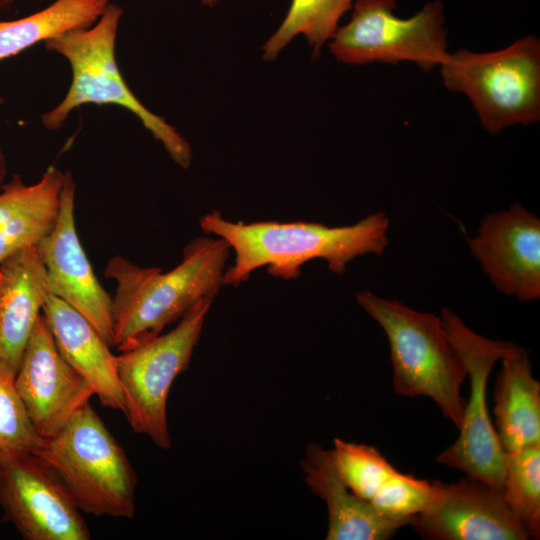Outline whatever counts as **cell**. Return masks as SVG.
Returning <instances> with one entry per match:
<instances>
[{"instance_id": "1", "label": "cell", "mask_w": 540, "mask_h": 540, "mask_svg": "<svg viewBox=\"0 0 540 540\" xmlns=\"http://www.w3.org/2000/svg\"><path fill=\"white\" fill-rule=\"evenodd\" d=\"M199 224L233 250L234 263L226 268L223 284L237 287L260 267H267L275 278L295 279L313 259L326 261L333 273L342 275L356 257L385 251L390 221L384 212H376L336 227L305 221L244 223L227 220L215 210L202 216Z\"/></svg>"}, {"instance_id": "2", "label": "cell", "mask_w": 540, "mask_h": 540, "mask_svg": "<svg viewBox=\"0 0 540 540\" xmlns=\"http://www.w3.org/2000/svg\"><path fill=\"white\" fill-rule=\"evenodd\" d=\"M230 250L221 237H197L185 246L181 262L167 272L138 266L121 255L111 257L104 275L116 284L113 346L120 352L129 350L160 335L202 299L215 298L224 286Z\"/></svg>"}, {"instance_id": "3", "label": "cell", "mask_w": 540, "mask_h": 540, "mask_svg": "<svg viewBox=\"0 0 540 540\" xmlns=\"http://www.w3.org/2000/svg\"><path fill=\"white\" fill-rule=\"evenodd\" d=\"M123 9L109 2L92 26L47 40L48 51L64 57L72 70V81L62 101L41 116L43 126L58 130L70 113L86 104H113L135 114L143 126L161 142L176 164L187 169L192 149L186 139L163 118L151 112L129 89L120 73L116 40Z\"/></svg>"}, {"instance_id": "4", "label": "cell", "mask_w": 540, "mask_h": 540, "mask_svg": "<svg viewBox=\"0 0 540 540\" xmlns=\"http://www.w3.org/2000/svg\"><path fill=\"white\" fill-rule=\"evenodd\" d=\"M356 300L387 336L394 391L406 397L431 398L458 428L465 405L460 389L467 370L441 318L370 291L357 293Z\"/></svg>"}, {"instance_id": "5", "label": "cell", "mask_w": 540, "mask_h": 540, "mask_svg": "<svg viewBox=\"0 0 540 540\" xmlns=\"http://www.w3.org/2000/svg\"><path fill=\"white\" fill-rule=\"evenodd\" d=\"M35 454L58 473L81 511L113 518L134 516L135 470L90 402Z\"/></svg>"}, {"instance_id": "6", "label": "cell", "mask_w": 540, "mask_h": 540, "mask_svg": "<svg viewBox=\"0 0 540 540\" xmlns=\"http://www.w3.org/2000/svg\"><path fill=\"white\" fill-rule=\"evenodd\" d=\"M439 67L444 86L468 97L490 134L539 121L538 37L527 35L493 52L463 48L449 53Z\"/></svg>"}, {"instance_id": "7", "label": "cell", "mask_w": 540, "mask_h": 540, "mask_svg": "<svg viewBox=\"0 0 540 540\" xmlns=\"http://www.w3.org/2000/svg\"><path fill=\"white\" fill-rule=\"evenodd\" d=\"M214 299H202L166 334L116 356L124 414L135 433L148 436L159 448L172 446L168 394L176 377L189 366Z\"/></svg>"}, {"instance_id": "8", "label": "cell", "mask_w": 540, "mask_h": 540, "mask_svg": "<svg viewBox=\"0 0 540 540\" xmlns=\"http://www.w3.org/2000/svg\"><path fill=\"white\" fill-rule=\"evenodd\" d=\"M395 0H355L351 20L338 27L329 50L339 62H412L424 71L439 67L448 56L443 3L428 2L410 18L394 14Z\"/></svg>"}, {"instance_id": "9", "label": "cell", "mask_w": 540, "mask_h": 540, "mask_svg": "<svg viewBox=\"0 0 540 540\" xmlns=\"http://www.w3.org/2000/svg\"><path fill=\"white\" fill-rule=\"evenodd\" d=\"M440 318L448 338L465 364L470 394L458 427L459 436L436 460L501 492L506 452L488 413L487 382L494 364L520 346L476 333L449 308H442Z\"/></svg>"}, {"instance_id": "10", "label": "cell", "mask_w": 540, "mask_h": 540, "mask_svg": "<svg viewBox=\"0 0 540 540\" xmlns=\"http://www.w3.org/2000/svg\"><path fill=\"white\" fill-rule=\"evenodd\" d=\"M2 519L25 540H89L91 533L58 473L31 452L0 457Z\"/></svg>"}, {"instance_id": "11", "label": "cell", "mask_w": 540, "mask_h": 540, "mask_svg": "<svg viewBox=\"0 0 540 540\" xmlns=\"http://www.w3.org/2000/svg\"><path fill=\"white\" fill-rule=\"evenodd\" d=\"M75 195L73 176L65 172L57 223L37 247L45 265L49 293L84 316L113 347L112 297L99 282L80 242Z\"/></svg>"}, {"instance_id": "12", "label": "cell", "mask_w": 540, "mask_h": 540, "mask_svg": "<svg viewBox=\"0 0 540 540\" xmlns=\"http://www.w3.org/2000/svg\"><path fill=\"white\" fill-rule=\"evenodd\" d=\"M14 384L44 439L55 435L94 395L89 383L58 351L43 314L27 343Z\"/></svg>"}, {"instance_id": "13", "label": "cell", "mask_w": 540, "mask_h": 540, "mask_svg": "<svg viewBox=\"0 0 540 540\" xmlns=\"http://www.w3.org/2000/svg\"><path fill=\"white\" fill-rule=\"evenodd\" d=\"M472 255L497 290L521 302L540 297V219L521 204L486 215L468 238Z\"/></svg>"}, {"instance_id": "14", "label": "cell", "mask_w": 540, "mask_h": 540, "mask_svg": "<svg viewBox=\"0 0 540 540\" xmlns=\"http://www.w3.org/2000/svg\"><path fill=\"white\" fill-rule=\"evenodd\" d=\"M436 495L411 524L430 540H527L528 533L502 493L474 477L434 480Z\"/></svg>"}, {"instance_id": "15", "label": "cell", "mask_w": 540, "mask_h": 540, "mask_svg": "<svg viewBox=\"0 0 540 540\" xmlns=\"http://www.w3.org/2000/svg\"><path fill=\"white\" fill-rule=\"evenodd\" d=\"M38 247L0 263V375L14 380L23 353L49 296Z\"/></svg>"}, {"instance_id": "16", "label": "cell", "mask_w": 540, "mask_h": 540, "mask_svg": "<svg viewBox=\"0 0 540 540\" xmlns=\"http://www.w3.org/2000/svg\"><path fill=\"white\" fill-rule=\"evenodd\" d=\"M300 466L309 489L326 503L327 540H386L414 521L383 515L354 494L341 478L331 449L309 443Z\"/></svg>"}, {"instance_id": "17", "label": "cell", "mask_w": 540, "mask_h": 540, "mask_svg": "<svg viewBox=\"0 0 540 540\" xmlns=\"http://www.w3.org/2000/svg\"><path fill=\"white\" fill-rule=\"evenodd\" d=\"M42 314L58 351L89 383L99 402L124 413L116 356L106 339L84 316L51 294Z\"/></svg>"}, {"instance_id": "18", "label": "cell", "mask_w": 540, "mask_h": 540, "mask_svg": "<svg viewBox=\"0 0 540 540\" xmlns=\"http://www.w3.org/2000/svg\"><path fill=\"white\" fill-rule=\"evenodd\" d=\"M65 172L49 166L39 181L24 183L19 174L0 188V263L37 247L54 229L60 212Z\"/></svg>"}, {"instance_id": "19", "label": "cell", "mask_w": 540, "mask_h": 540, "mask_svg": "<svg viewBox=\"0 0 540 540\" xmlns=\"http://www.w3.org/2000/svg\"><path fill=\"white\" fill-rule=\"evenodd\" d=\"M494 390L495 430L506 453L540 444V382L522 347L501 359Z\"/></svg>"}, {"instance_id": "20", "label": "cell", "mask_w": 540, "mask_h": 540, "mask_svg": "<svg viewBox=\"0 0 540 540\" xmlns=\"http://www.w3.org/2000/svg\"><path fill=\"white\" fill-rule=\"evenodd\" d=\"M109 0H55L31 15L0 20V61L62 34L92 26Z\"/></svg>"}, {"instance_id": "21", "label": "cell", "mask_w": 540, "mask_h": 540, "mask_svg": "<svg viewBox=\"0 0 540 540\" xmlns=\"http://www.w3.org/2000/svg\"><path fill=\"white\" fill-rule=\"evenodd\" d=\"M355 0H292L289 11L276 32L262 47L263 59L273 61L297 35L305 36L313 59L337 30L342 15Z\"/></svg>"}, {"instance_id": "22", "label": "cell", "mask_w": 540, "mask_h": 540, "mask_svg": "<svg viewBox=\"0 0 540 540\" xmlns=\"http://www.w3.org/2000/svg\"><path fill=\"white\" fill-rule=\"evenodd\" d=\"M502 496L529 538H540V444L506 453Z\"/></svg>"}, {"instance_id": "23", "label": "cell", "mask_w": 540, "mask_h": 540, "mask_svg": "<svg viewBox=\"0 0 540 540\" xmlns=\"http://www.w3.org/2000/svg\"><path fill=\"white\" fill-rule=\"evenodd\" d=\"M331 451L337 470L347 487L369 502L383 483L397 471L370 445L335 438Z\"/></svg>"}, {"instance_id": "24", "label": "cell", "mask_w": 540, "mask_h": 540, "mask_svg": "<svg viewBox=\"0 0 540 540\" xmlns=\"http://www.w3.org/2000/svg\"><path fill=\"white\" fill-rule=\"evenodd\" d=\"M45 442L33 425L14 380L0 375V457L11 452L36 453Z\"/></svg>"}, {"instance_id": "25", "label": "cell", "mask_w": 540, "mask_h": 540, "mask_svg": "<svg viewBox=\"0 0 540 540\" xmlns=\"http://www.w3.org/2000/svg\"><path fill=\"white\" fill-rule=\"evenodd\" d=\"M435 495L434 481L396 471L378 489L370 503L388 517L414 520L430 506Z\"/></svg>"}, {"instance_id": "26", "label": "cell", "mask_w": 540, "mask_h": 540, "mask_svg": "<svg viewBox=\"0 0 540 540\" xmlns=\"http://www.w3.org/2000/svg\"><path fill=\"white\" fill-rule=\"evenodd\" d=\"M3 104H4V98L0 95V110ZM7 173H8V167H7L6 156L0 142V188L5 183Z\"/></svg>"}, {"instance_id": "27", "label": "cell", "mask_w": 540, "mask_h": 540, "mask_svg": "<svg viewBox=\"0 0 540 540\" xmlns=\"http://www.w3.org/2000/svg\"><path fill=\"white\" fill-rule=\"evenodd\" d=\"M15 0H0V7H6L10 4H12Z\"/></svg>"}, {"instance_id": "28", "label": "cell", "mask_w": 540, "mask_h": 540, "mask_svg": "<svg viewBox=\"0 0 540 540\" xmlns=\"http://www.w3.org/2000/svg\"><path fill=\"white\" fill-rule=\"evenodd\" d=\"M203 4L213 6L218 0H201Z\"/></svg>"}]
</instances>
